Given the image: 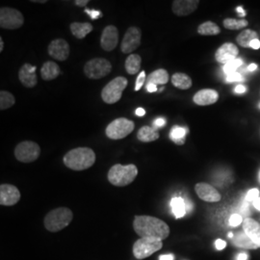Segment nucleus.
Returning <instances> with one entry per match:
<instances>
[{"mask_svg":"<svg viewBox=\"0 0 260 260\" xmlns=\"http://www.w3.org/2000/svg\"><path fill=\"white\" fill-rule=\"evenodd\" d=\"M133 229L141 238L149 237L163 241L170 235V228L167 223L158 218L147 215L135 216Z\"/></svg>","mask_w":260,"mask_h":260,"instance_id":"nucleus-1","label":"nucleus"},{"mask_svg":"<svg viewBox=\"0 0 260 260\" xmlns=\"http://www.w3.org/2000/svg\"><path fill=\"white\" fill-rule=\"evenodd\" d=\"M95 153L90 148L71 149L63 158L67 168L73 171H84L92 167L95 162Z\"/></svg>","mask_w":260,"mask_h":260,"instance_id":"nucleus-2","label":"nucleus"},{"mask_svg":"<svg viewBox=\"0 0 260 260\" xmlns=\"http://www.w3.org/2000/svg\"><path fill=\"white\" fill-rule=\"evenodd\" d=\"M74 219L73 211L68 207H58L46 215L44 224L50 233H58L66 229Z\"/></svg>","mask_w":260,"mask_h":260,"instance_id":"nucleus-3","label":"nucleus"},{"mask_svg":"<svg viewBox=\"0 0 260 260\" xmlns=\"http://www.w3.org/2000/svg\"><path fill=\"white\" fill-rule=\"evenodd\" d=\"M138 176V169L134 164L112 166L108 172V181L112 185L124 187L131 184Z\"/></svg>","mask_w":260,"mask_h":260,"instance_id":"nucleus-4","label":"nucleus"},{"mask_svg":"<svg viewBox=\"0 0 260 260\" xmlns=\"http://www.w3.org/2000/svg\"><path fill=\"white\" fill-rule=\"evenodd\" d=\"M127 86V79L123 76H118L107 84L102 91V99L107 104L118 103L121 99L122 92Z\"/></svg>","mask_w":260,"mask_h":260,"instance_id":"nucleus-5","label":"nucleus"},{"mask_svg":"<svg viewBox=\"0 0 260 260\" xmlns=\"http://www.w3.org/2000/svg\"><path fill=\"white\" fill-rule=\"evenodd\" d=\"M163 243L159 239L142 237L133 245V254L136 259H145L161 250Z\"/></svg>","mask_w":260,"mask_h":260,"instance_id":"nucleus-6","label":"nucleus"},{"mask_svg":"<svg viewBox=\"0 0 260 260\" xmlns=\"http://www.w3.org/2000/svg\"><path fill=\"white\" fill-rule=\"evenodd\" d=\"M111 63L104 58H93L84 66V74L90 79H101L111 73Z\"/></svg>","mask_w":260,"mask_h":260,"instance_id":"nucleus-7","label":"nucleus"},{"mask_svg":"<svg viewBox=\"0 0 260 260\" xmlns=\"http://www.w3.org/2000/svg\"><path fill=\"white\" fill-rule=\"evenodd\" d=\"M135 124L126 118H119L110 122L106 127V136L112 140H121L127 137L134 130Z\"/></svg>","mask_w":260,"mask_h":260,"instance_id":"nucleus-8","label":"nucleus"},{"mask_svg":"<svg viewBox=\"0 0 260 260\" xmlns=\"http://www.w3.org/2000/svg\"><path fill=\"white\" fill-rule=\"evenodd\" d=\"M14 153L19 162L31 163L40 157L41 148L35 142L23 141L16 147Z\"/></svg>","mask_w":260,"mask_h":260,"instance_id":"nucleus-9","label":"nucleus"},{"mask_svg":"<svg viewBox=\"0 0 260 260\" xmlns=\"http://www.w3.org/2000/svg\"><path fill=\"white\" fill-rule=\"evenodd\" d=\"M24 23L23 15L10 7H2L0 9V27L8 30H16L21 27Z\"/></svg>","mask_w":260,"mask_h":260,"instance_id":"nucleus-10","label":"nucleus"},{"mask_svg":"<svg viewBox=\"0 0 260 260\" xmlns=\"http://www.w3.org/2000/svg\"><path fill=\"white\" fill-rule=\"evenodd\" d=\"M142 32L139 28L131 26L125 32L121 41V49L124 54H130L141 45Z\"/></svg>","mask_w":260,"mask_h":260,"instance_id":"nucleus-11","label":"nucleus"},{"mask_svg":"<svg viewBox=\"0 0 260 260\" xmlns=\"http://www.w3.org/2000/svg\"><path fill=\"white\" fill-rule=\"evenodd\" d=\"M47 50L51 58L61 62L66 61L69 58L71 52L70 45L63 39H55L52 42H50Z\"/></svg>","mask_w":260,"mask_h":260,"instance_id":"nucleus-12","label":"nucleus"},{"mask_svg":"<svg viewBox=\"0 0 260 260\" xmlns=\"http://www.w3.org/2000/svg\"><path fill=\"white\" fill-rule=\"evenodd\" d=\"M20 200L19 189L12 184L0 185V205L3 206L16 205Z\"/></svg>","mask_w":260,"mask_h":260,"instance_id":"nucleus-13","label":"nucleus"},{"mask_svg":"<svg viewBox=\"0 0 260 260\" xmlns=\"http://www.w3.org/2000/svg\"><path fill=\"white\" fill-rule=\"evenodd\" d=\"M119 44V31L114 25H108L103 29L101 46L105 51L114 50Z\"/></svg>","mask_w":260,"mask_h":260,"instance_id":"nucleus-14","label":"nucleus"},{"mask_svg":"<svg viewBox=\"0 0 260 260\" xmlns=\"http://www.w3.org/2000/svg\"><path fill=\"white\" fill-rule=\"evenodd\" d=\"M195 191L201 200L207 203H217L220 202L222 199L221 194L214 188L213 186L205 182H200L196 184Z\"/></svg>","mask_w":260,"mask_h":260,"instance_id":"nucleus-15","label":"nucleus"},{"mask_svg":"<svg viewBox=\"0 0 260 260\" xmlns=\"http://www.w3.org/2000/svg\"><path fill=\"white\" fill-rule=\"evenodd\" d=\"M239 50L235 45L232 43H225L222 47H219L215 53L216 61L220 64H228L229 62L236 59Z\"/></svg>","mask_w":260,"mask_h":260,"instance_id":"nucleus-16","label":"nucleus"},{"mask_svg":"<svg viewBox=\"0 0 260 260\" xmlns=\"http://www.w3.org/2000/svg\"><path fill=\"white\" fill-rule=\"evenodd\" d=\"M198 0H176L173 2L172 10L178 17H185L194 13L199 7Z\"/></svg>","mask_w":260,"mask_h":260,"instance_id":"nucleus-17","label":"nucleus"},{"mask_svg":"<svg viewBox=\"0 0 260 260\" xmlns=\"http://www.w3.org/2000/svg\"><path fill=\"white\" fill-rule=\"evenodd\" d=\"M36 67L24 64L19 72V79L21 84L26 88H34L38 83V77L36 75Z\"/></svg>","mask_w":260,"mask_h":260,"instance_id":"nucleus-18","label":"nucleus"},{"mask_svg":"<svg viewBox=\"0 0 260 260\" xmlns=\"http://www.w3.org/2000/svg\"><path fill=\"white\" fill-rule=\"evenodd\" d=\"M218 99H219V93L217 91L212 89H204L196 93L193 98V101L197 105L206 106V105H211L217 103Z\"/></svg>","mask_w":260,"mask_h":260,"instance_id":"nucleus-19","label":"nucleus"},{"mask_svg":"<svg viewBox=\"0 0 260 260\" xmlns=\"http://www.w3.org/2000/svg\"><path fill=\"white\" fill-rule=\"evenodd\" d=\"M243 232L246 233L251 241L260 248V224L251 218H247L243 222Z\"/></svg>","mask_w":260,"mask_h":260,"instance_id":"nucleus-20","label":"nucleus"},{"mask_svg":"<svg viewBox=\"0 0 260 260\" xmlns=\"http://www.w3.org/2000/svg\"><path fill=\"white\" fill-rule=\"evenodd\" d=\"M61 74L60 67L52 61H47L41 68V76L45 81L56 79Z\"/></svg>","mask_w":260,"mask_h":260,"instance_id":"nucleus-21","label":"nucleus"},{"mask_svg":"<svg viewBox=\"0 0 260 260\" xmlns=\"http://www.w3.org/2000/svg\"><path fill=\"white\" fill-rule=\"evenodd\" d=\"M70 29L75 38L82 40L93 31V27L89 22H73L70 26Z\"/></svg>","mask_w":260,"mask_h":260,"instance_id":"nucleus-22","label":"nucleus"},{"mask_svg":"<svg viewBox=\"0 0 260 260\" xmlns=\"http://www.w3.org/2000/svg\"><path fill=\"white\" fill-rule=\"evenodd\" d=\"M233 243L236 247L245 250L258 249V247L251 241V238L244 232L236 233L233 238Z\"/></svg>","mask_w":260,"mask_h":260,"instance_id":"nucleus-23","label":"nucleus"},{"mask_svg":"<svg viewBox=\"0 0 260 260\" xmlns=\"http://www.w3.org/2000/svg\"><path fill=\"white\" fill-rule=\"evenodd\" d=\"M160 135L155 127L143 126L137 132V138L143 143H150L159 139Z\"/></svg>","mask_w":260,"mask_h":260,"instance_id":"nucleus-24","label":"nucleus"},{"mask_svg":"<svg viewBox=\"0 0 260 260\" xmlns=\"http://www.w3.org/2000/svg\"><path fill=\"white\" fill-rule=\"evenodd\" d=\"M147 84H154V85H165L169 81V74L164 69H159L152 72L147 77Z\"/></svg>","mask_w":260,"mask_h":260,"instance_id":"nucleus-25","label":"nucleus"},{"mask_svg":"<svg viewBox=\"0 0 260 260\" xmlns=\"http://www.w3.org/2000/svg\"><path fill=\"white\" fill-rule=\"evenodd\" d=\"M141 63L142 58L139 54H130L125 60V71L129 75H136L140 72Z\"/></svg>","mask_w":260,"mask_h":260,"instance_id":"nucleus-26","label":"nucleus"},{"mask_svg":"<svg viewBox=\"0 0 260 260\" xmlns=\"http://www.w3.org/2000/svg\"><path fill=\"white\" fill-rule=\"evenodd\" d=\"M172 83L180 90H187L192 87V79L185 74L177 73L172 76Z\"/></svg>","mask_w":260,"mask_h":260,"instance_id":"nucleus-27","label":"nucleus"},{"mask_svg":"<svg viewBox=\"0 0 260 260\" xmlns=\"http://www.w3.org/2000/svg\"><path fill=\"white\" fill-rule=\"evenodd\" d=\"M258 39V35L255 31L251 30V29H246L243 32H241L237 38H236V42L238 43V45H240L243 47H251V43L253 40Z\"/></svg>","mask_w":260,"mask_h":260,"instance_id":"nucleus-28","label":"nucleus"},{"mask_svg":"<svg viewBox=\"0 0 260 260\" xmlns=\"http://www.w3.org/2000/svg\"><path fill=\"white\" fill-rule=\"evenodd\" d=\"M221 29L212 21H206L198 27V33L202 36H215L220 34Z\"/></svg>","mask_w":260,"mask_h":260,"instance_id":"nucleus-29","label":"nucleus"},{"mask_svg":"<svg viewBox=\"0 0 260 260\" xmlns=\"http://www.w3.org/2000/svg\"><path fill=\"white\" fill-rule=\"evenodd\" d=\"M171 205H172L174 215L177 219H180L185 216L187 205H186L185 201L182 198H179V197L174 198L171 202Z\"/></svg>","mask_w":260,"mask_h":260,"instance_id":"nucleus-30","label":"nucleus"},{"mask_svg":"<svg viewBox=\"0 0 260 260\" xmlns=\"http://www.w3.org/2000/svg\"><path fill=\"white\" fill-rule=\"evenodd\" d=\"M187 132H188L187 128L180 127V126H175L173 129L171 130L170 138L177 145H179V146L184 145Z\"/></svg>","mask_w":260,"mask_h":260,"instance_id":"nucleus-31","label":"nucleus"},{"mask_svg":"<svg viewBox=\"0 0 260 260\" xmlns=\"http://www.w3.org/2000/svg\"><path fill=\"white\" fill-rule=\"evenodd\" d=\"M16 103L15 96L7 91L0 92V110L4 111L11 108Z\"/></svg>","mask_w":260,"mask_h":260,"instance_id":"nucleus-32","label":"nucleus"},{"mask_svg":"<svg viewBox=\"0 0 260 260\" xmlns=\"http://www.w3.org/2000/svg\"><path fill=\"white\" fill-rule=\"evenodd\" d=\"M247 25L248 21L246 19H225L223 20V26L230 30H239Z\"/></svg>","mask_w":260,"mask_h":260,"instance_id":"nucleus-33","label":"nucleus"},{"mask_svg":"<svg viewBox=\"0 0 260 260\" xmlns=\"http://www.w3.org/2000/svg\"><path fill=\"white\" fill-rule=\"evenodd\" d=\"M243 64V61L241 59H235L233 61L229 62L228 64L223 66V72L226 75H232L233 73H236V70L240 68V66Z\"/></svg>","mask_w":260,"mask_h":260,"instance_id":"nucleus-34","label":"nucleus"},{"mask_svg":"<svg viewBox=\"0 0 260 260\" xmlns=\"http://www.w3.org/2000/svg\"><path fill=\"white\" fill-rule=\"evenodd\" d=\"M147 80V75H146V72L143 71L140 73L138 77H137V80H136V84H135V91H139L140 89L144 86V84Z\"/></svg>","mask_w":260,"mask_h":260,"instance_id":"nucleus-35","label":"nucleus"},{"mask_svg":"<svg viewBox=\"0 0 260 260\" xmlns=\"http://www.w3.org/2000/svg\"><path fill=\"white\" fill-rule=\"evenodd\" d=\"M260 191L258 189L254 188V189H251L246 196V201L250 202V203H253L256 199L259 198Z\"/></svg>","mask_w":260,"mask_h":260,"instance_id":"nucleus-36","label":"nucleus"},{"mask_svg":"<svg viewBox=\"0 0 260 260\" xmlns=\"http://www.w3.org/2000/svg\"><path fill=\"white\" fill-rule=\"evenodd\" d=\"M230 225L231 226H238L240 223H243V218L239 214H233L230 218Z\"/></svg>","mask_w":260,"mask_h":260,"instance_id":"nucleus-37","label":"nucleus"},{"mask_svg":"<svg viewBox=\"0 0 260 260\" xmlns=\"http://www.w3.org/2000/svg\"><path fill=\"white\" fill-rule=\"evenodd\" d=\"M244 78L241 74L239 73H233L232 75H226V82H239L242 81Z\"/></svg>","mask_w":260,"mask_h":260,"instance_id":"nucleus-38","label":"nucleus"},{"mask_svg":"<svg viewBox=\"0 0 260 260\" xmlns=\"http://www.w3.org/2000/svg\"><path fill=\"white\" fill-rule=\"evenodd\" d=\"M86 14H88L90 17H91V19H98L99 18H101L102 17V13H101V11H96V10H88L86 9L84 11Z\"/></svg>","mask_w":260,"mask_h":260,"instance_id":"nucleus-39","label":"nucleus"},{"mask_svg":"<svg viewBox=\"0 0 260 260\" xmlns=\"http://www.w3.org/2000/svg\"><path fill=\"white\" fill-rule=\"evenodd\" d=\"M215 247L218 251H222L225 247H226V243L225 241H223L222 239H217L215 241Z\"/></svg>","mask_w":260,"mask_h":260,"instance_id":"nucleus-40","label":"nucleus"},{"mask_svg":"<svg viewBox=\"0 0 260 260\" xmlns=\"http://www.w3.org/2000/svg\"><path fill=\"white\" fill-rule=\"evenodd\" d=\"M153 124H154L153 127H155L157 129V127H163L166 124V121L164 119H162V118H159V119H156L154 121Z\"/></svg>","mask_w":260,"mask_h":260,"instance_id":"nucleus-41","label":"nucleus"},{"mask_svg":"<svg viewBox=\"0 0 260 260\" xmlns=\"http://www.w3.org/2000/svg\"><path fill=\"white\" fill-rule=\"evenodd\" d=\"M146 89L149 93H154V92H157V86L154 85V84H147L146 86Z\"/></svg>","mask_w":260,"mask_h":260,"instance_id":"nucleus-42","label":"nucleus"},{"mask_svg":"<svg viewBox=\"0 0 260 260\" xmlns=\"http://www.w3.org/2000/svg\"><path fill=\"white\" fill-rule=\"evenodd\" d=\"M247 91V88L244 86V85H238L235 87V90L234 92L237 93H244Z\"/></svg>","mask_w":260,"mask_h":260,"instance_id":"nucleus-43","label":"nucleus"},{"mask_svg":"<svg viewBox=\"0 0 260 260\" xmlns=\"http://www.w3.org/2000/svg\"><path fill=\"white\" fill-rule=\"evenodd\" d=\"M89 3V0H75V4L78 7H85Z\"/></svg>","mask_w":260,"mask_h":260,"instance_id":"nucleus-44","label":"nucleus"},{"mask_svg":"<svg viewBox=\"0 0 260 260\" xmlns=\"http://www.w3.org/2000/svg\"><path fill=\"white\" fill-rule=\"evenodd\" d=\"M251 48H253V49H259L260 48V41L258 39H256V40H253L252 42L251 43Z\"/></svg>","mask_w":260,"mask_h":260,"instance_id":"nucleus-45","label":"nucleus"},{"mask_svg":"<svg viewBox=\"0 0 260 260\" xmlns=\"http://www.w3.org/2000/svg\"><path fill=\"white\" fill-rule=\"evenodd\" d=\"M175 256L174 254H163L159 256V260H174Z\"/></svg>","mask_w":260,"mask_h":260,"instance_id":"nucleus-46","label":"nucleus"},{"mask_svg":"<svg viewBox=\"0 0 260 260\" xmlns=\"http://www.w3.org/2000/svg\"><path fill=\"white\" fill-rule=\"evenodd\" d=\"M135 114L138 116V117H143V116H145V114H146V111H145V109L144 108H137L136 109V111H135Z\"/></svg>","mask_w":260,"mask_h":260,"instance_id":"nucleus-47","label":"nucleus"},{"mask_svg":"<svg viewBox=\"0 0 260 260\" xmlns=\"http://www.w3.org/2000/svg\"><path fill=\"white\" fill-rule=\"evenodd\" d=\"M248 259V254L245 252H241L237 255V260H247Z\"/></svg>","mask_w":260,"mask_h":260,"instance_id":"nucleus-48","label":"nucleus"},{"mask_svg":"<svg viewBox=\"0 0 260 260\" xmlns=\"http://www.w3.org/2000/svg\"><path fill=\"white\" fill-rule=\"evenodd\" d=\"M252 204H253V206H254L257 210H259L260 211V197L258 199H256Z\"/></svg>","mask_w":260,"mask_h":260,"instance_id":"nucleus-49","label":"nucleus"},{"mask_svg":"<svg viewBox=\"0 0 260 260\" xmlns=\"http://www.w3.org/2000/svg\"><path fill=\"white\" fill-rule=\"evenodd\" d=\"M257 69V66L255 65V64H251V65L248 67V71L249 72H253V71H255Z\"/></svg>","mask_w":260,"mask_h":260,"instance_id":"nucleus-50","label":"nucleus"},{"mask_svg":"<svg viewBox=\"0 0 260 260\" xmlns=\"http://www.w3.org/2000/svg\"><path fill=\"white\" fill-rule=\"evenodd\" d=\"M236 11H237V12H238V13H239V15H240V16H241V17H244V16H245V15H246V12H245V11H244V9H243V8H242V7H238V8H237V9H236Z\"/></svg>","mask_w":260,"mask_h":260,"instance_id":"nucleus-51","label":"nucleus"},{"mask_svg":"<svg viewBox=\"0 0 260 260\" xmlns=\"http://www.w3.org/2000/svg\"><path fill=\"white\" fill-rule=\"evenodd\" d=\"M3 48H4V42L2 37H0V52H2Z\"/></svg>","mask_w":260,"mask_h":260,"instance_id":"nucleus-52","label":"nucleus"},{"mask_svg":"<svg viewBox=\"0 0 260 260\" xmlns=\"http://www.w3.org/2000/svg\"><path fill=\"white\" fill-rule=\"evenodd\" d=\"M31 2H34V3H42V4H44V3H47V0H32Z\"/></svg>","mask_w":260,"mask_h":260,"instance_id":"nucleus-53","label":"nucleus"},{"mask_svg":"<svg viewBox=\"0 0 260 260\" xmlns=\"http://www.w3.org/2000/svg\"><path fill=\"white\" fill-rule=\"evenodd\" d=\"M228 236H229V237H230V238H232V239H233V237H234V235H233V233H229V234H228Z\"/></svg>","mask_w":260,"mask_h":260,"instance_id":"nucleus-54","label":"nucleus"},{"mask_svg":"<svg viewBox=\"0 0 260 260\" xmlns=\"http://www.w3.org/2000/svg\"><path fill=\"white\" fill-rule=\"evenodd\" d=\"M259 177H260V176H259Z\"/></svg>","mask_w":260,"mask_h":260,"instance_id":"nucleus-55","label":"nucleus"}]
</instances>
